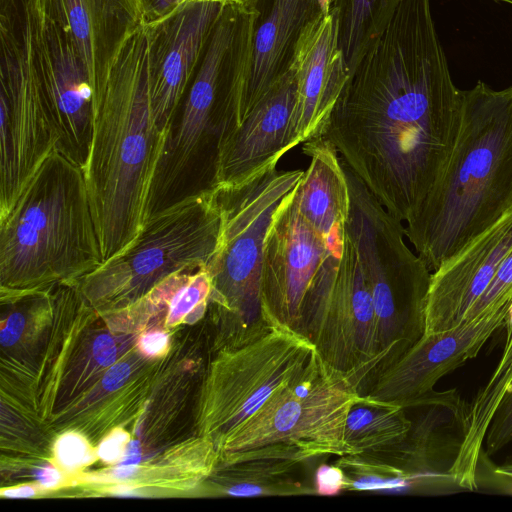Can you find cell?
I'll use <instances>...</instances> for the list:
<instances>
[{
	"mask_svg": "<svg viewBox=\"0 0 512 512\" xmlns=\"http://www.w3.org/2000/svg\"><path fill=\"white\" fill-rule=\"evenodd\" d=\"M301 334L361 395L367 392L379 371L376 322L360 255L347 228L337 274L312 288Z\"/></svg>",
	"mask_w": 512,
	"mask_h": 512,
	"instance_id": "cell-11",
	"label": "cell"
},
{
	"mask_svg": "<svg viewBox=\"0 0 512 512\" xmlns=\"http://www.w3.org/2000/svg\"><path fill=\"white\" fill-rule=\"evenodd\" d=\"M346 478L338 465H320L315 473L314 489L321 496H335L345 490Z\"/></svg>",
	"mask_w": 512,
	"mask_h": 512,
	"instance_id": "cell-31",
	"label": "cell"
},
{
	"mask_svg": "<svg viewBox=\"0 0 512 512\" xmlns=\"http://www.w3.org/2000/svg\"><path fill=\"white\" fill-rule=\"evenodd\" d=\"M410 406L419 413L411 419L407 436L385 453L407 474L410 489L440 494L460 491L453 471L467 431L468 402L456 389H433Z\"/></svg>",
	"mask_w": 512,
	"mask_h": 512,
	"instance_id": "cell-17",
	"label": "cell"
},
{
	"mask_svg": "<svg viewBox=\"0 0 512 512\" xmlns=\"http://www.w3.org/2000/svg\"><path fill=\"white\" fill-rule=\"evenodd\" d=\"M295 93V79L287 68L239 127L218 135L211 186L236 185L278 164L289 151L287 137Z\"/></svg>",
	"mask_w": 512,
	"mask_h": 512,
	"instance_id": "cell-19",
	"label": "cell"
},
{
	"mask_svg": "<svg viewBox=\"0 0 512 512\" xmlns=\"http://www.w3.org/2000/svg\"><path fill=\"white\" fill-rule=\"evenodd\" d=\"M221 213L210 187L182 197L148 218L135 242L79 281L87 297H139L169 275L208 266L219 243Z\"/></svg>",
	"mask_w": 512,
	"mask_h": 512,
	"instance_id": "cell-7",
	"label": "cell"
},
{
	"mask_svg": "<svg viewBox=\"0 0 512 512\" xmlns=\"http://www.w3.org/2000/svg\"><path fill=\"white\" fill-rule=\"evenodd\" d=\"M512 306V250L498 267L492 281L470 308L464 321ZM463 321V322H464Z\"/></svg>",
	"mask_w": 512,
	"mask_h": 512,
	"instance_id": "cell-27",
	"label": "cell"
},
{
	"mask_svg": "<svg viewBox=\"0 0 512 512\" xmlns=\"http://www.w3.org/2000/svg\"><path fill=\"white\" fill-rule=\"evenodd\" d=\"M512 250V208L431 273L424 334L460 325Z\"/></svg>",
	"mask_w": 512,
	"mask_h": 512,
	"instance_id": "cell-18",
	"label": "cell"
},
{
	"mask_svg": "<svg viewBox=\"0 0 512 512\" xmlns=\"http://www.w3.org/2000/svg\"><path fill=\"white\" fill-rule=\"evenodd\" d=\"M37 481L46 488L57 486L61 480L60 473L52 466H43L36 470Z\"/></svg>",
	"mask_w": 512,
	"mask_h": 512,
	"instance_id": "cell-37",
	"label": "cell"
},
{
	"mask_svg": "<svg viewBox=\"0 0 512 512\" xmlns=\"http://www.w3.org/2000/svg\"><path fill=\"white\" fill-rule=\"evenodd\" d=\"M295 189L275 211L264 241L260 303L263 318L301 333L313 286L322 272L336 270L341 258L329 252L324 239L300 213Z\"/></svg>",
	"mask_w": 512,
	"mask_h": 512,
	"instance_id": "cell-12",
	"label": "cell"
},
{
	"mask_svg": "<svg viewBox=\"0 0 512 512\" xmlns=\"http://www.w3.org/2000/svg\"><path fill=\"white\" fill-rule=\"evenodd\" d=\"M168 345V335L162 331H152L144 334L140 341L141 351L149 356H158L165 351Z\"/></svg>",
	"mask_w": 512,
	"mask_h": 512,
	"instance_id": "cell-35",
	"label": "cell"
},
{
	"mask_svg": "<svg viewBox=\"0 0 512 512\" xmlns=\"http://www.w3.org/2000/svg\"><path fill=\"white\" fill-rule=\"evenodd\" d=\"M493 1L504 2V3H508V4L512 5V0H493Z\"/></svg>",
	"mask_w": 512,
	"mask_h": 512,
	"instance_id": "cell-42",
	"label": "cell"
},
{
	"mask_svg": "<svg viewBox=\"0 0 512 512\" xmlns=\"http://www.w3.org/2000/svg\"><path fill=\"white\" fill-rule=\"evenodd\" d=\"M41 85L54 128L56 149L82 169L89 157L93 91L87 67L68 31L38 1Z\"/></svg>",
	"mask_w": 512,
	"mask_h": 512,
	"instance_id": "cell-14",
	"label": "cell"
},
{
	"mask_svg": "<svg viewBox=\"0 0 512 512\" xmlns=\"http://www.w3.org/2000/svg\"><path fill=\"white\" fill-rule=\"evenodd\" d=\"M276 167L236 185L210 186L222 220L218 247L207 266L211 299L236 318L241 334L265 322L260 303L264 241L275 211L304 175L301 169Z\"/></svg>",
	"mask_w": 512,
	"mask_h": 512,
	"instance_id": "cell-8",
	"label": "cell"
},
{
	"mask_svg": "<svg viewBox=\"0 0 512 512\" xmlns=\"http://www.w3.org/2000/svg\"><path fill=\"white\" fill-rule=\"evenodd\" d=\"M141 459L140 446L138 442L132 441L127 444L120 464L137 466Z\"/></svg>",
	"mask_w": 512,
	"mask_h": 512,
	"instance_id": "cell-38",
	"label": "cell"
},
{
	"mask_svg": "<svg viewBox=\"0 0 512 512\" xmlns=\"http://www.w3.org/2000/svg\"><path fill=\"white\" fill-rule=\"evenodd\" d=\"M117 496H121V497H133L135 496V493H133L130 489H119L116 493H115Z\"/></svg>",
	"mask_w": 512,
	"mask_h": 512,
	"instance_id": "cell-41",
	"label": "cell"
},
{
	"mask_svg": "<svg viewBox=\"0 0 512 512\" xmlns=\"http://www.w3.org/2000/svg\"><path fill=\"white\" fill-rule=\"evenodd\" d=\"M58 462L66 469H77L90 461L91 453L87 442L76 433L61 436L55 446Z\"/></svg>",
	"mask_w": 512,
	"mask_h": 512,
	"instance_id": "cell-29",
	"label": "cell"
},
{
	"mask_svg": "<svg viewBox=\"0 0 512 512\" xmlns=\"http://www.w3.org/2000/svg\"><path fill=\"white\" fill-rule=\"evenodd\" d=\"M129 436L122 430H116L109 435L99 446V457L108 463L121 459L128 444Z\"/></svg>",
	"mask_w": 512,
	"mask_h": 512,
	"instance_id": "cell-32",
	"label": "cell"
},
{
	"mask_svg": "<svg viewBox=\"0 0 512 512\" xmlns=\"http://www.w3.org/2000/svg\"><path fill=\"white\" fill-rule=\"evenodd\" d=\"M303 461L287 458H257L232 463L221 492L232 497L299 496L316 493L296 477Z\"/></svg>",
	"mask_w": 512,
	"mask_h": 512,
	"instance_id": "cell-24",
	"label": "cell"
},
{
	"mask_svg": "<svg viewBox=\"0 0 512 512\" xmlns=\"http://www.w3.org/2000/svg\"><path fill=\"white\" fill-rule=\"evenodd\" d=\"M309 166L295 189L296 205L324 239L329 252L341 258L350 213V190L345 169L332 144L322 136L303 143Z\"/></svg>",
	"mask_w": 512,
	"mask_h": 512,
	"instance_id": "cell-21",
	"label": "cell"
},
{
	"mask_svg": "<svg viewBox=\"0 0 512 512\" xmlns=\"http://www.w3.org/2000/svg\"><path fill=\"white\" fill-rule=\"evenodd\" d=\"M288 68L295 83L287 147L322 135L347 83L349 73L340 46V8L321 12L301 31Z\"/></svg>",
	"mask_w": 512,
	"mask_h": 512,
	"instance_id": "cell-15",
	"label": "cell"
},
{
	"mask_svg": "<svg viewBox=\"0 0 512 512\" xmlns=\"http://www.w3.org/2000/svg\"><path fill=\"white\" fill-rule=\"evenodd\" d=\"M137 471V466L119 464L113 471L112 475L116 479H126L131 477Z\"/></svg>",
	"mask_w": 512,
	"mask_h": 512,
	"instance_id": "cell-40",
	"label": "cell"
},
{
	"mask_svg": "<svg viewBox=\"0 0 512 512\" xmlns=\"http://www.w3.org/2000/svg\"><path fill=\"white\" fill-rule=\"evenodd\" d=\"M139 1L141 2L142 0H139ZM140 4H141V3H140Z\"/></svg>",
	"mask_w": 512,
	"mask_h": 512,
	"instance_id": "cell-43",
	"label": "cell"
},
{
	"mask_svg": "<svg viewBox=\"0 0 512 512\" xmlns=\"http://www.w3.org/2000/svg\"><path fill=\"white\" fill-rule=\"evenodd\" d=\"M411 419L406 409L366 398L355 402L344 430L345 455L387 452L407 436Z\"/></svg>",
	"mask_w": 512,
	"mask_h": 512,
	"instance_id": "cell-23",
	"label": "cell"
},
{
	"mask_svg": "<svg viewBox=\"0 0 512 512\" xmlns=\"http://www.w3.org/2000/svg\"><path fill=\"white\" fill-rule=\"evenodd\" d=\"M102 263L83 169L54 149L0 218L1 287L78 283Z\"/></svg>",
	"mask_w": 512,
	"mask_h": 512,
	"instance_id": "cell-4",
	"label": "cell"
},
{
	"mask_svg": "<svg viewBox=\"0 0 512 512\" xmlns=\"http://www.w3.org/2000/svg\"><path fill=\"white\" fill-rule=\"evenodd\" d=\"M72 37L87 67L93 98L104 89L127 40L144 24L139 0H38Z\"/></svg>",
	"mask_w": 512,
	"mask_h": 512,
	"instance_id": "cell-20",
	"label": "cell"
},
{
	"mask_svg": "<svg viewBox=\"0 0 512 512\" xmlns=\"http://www.w3.org/2000/svg\"><path fill=\"white\" fill-rule=\"evenodd\" d=\"M92 353L94 360L100 366L112 365L117 357V348L113 338L107 334L99 335L93 342Z\"/></svg>",
	"mask_w": 512,
	"mask_h": 512,
	"instance_id": "cell-33",
	"label": "cell"
},
{
	"mask_svg": "<svg viewBox=\"0 0 512 512\" xmlns=\"http://www.w3.org/2000/svg\"><path fill=\"white\" fill-rule=\"evenodd\" d=\"M225 5L189 2L144 23L149 92L161 128L174 131L182 97Z\"/></svg>",
	"mask_w": 512,
	"mask_h": 512,
	"instance_id": "cell-13",
	"label": "cell"
},
{
	"mask_svg": "<svg viewBox=\"0 0 512 512\" xmlns=\"http://www.w3.org/2000/svg\"><path fill=\"white\" fill-rule=\"evenodd\" d=\"M350 190L347 231L369 287L376 322L378 374L425 333L431 270L405 242V227L343 164Z\"/></svg>",
	"mask_w": 512,
	"mask_h": 512,
	"instance_id": "cell-5",
	"label": "cell"
},
{
	"mask_svg": "<svg viewBox=\"0 0 512 512\" xmlns=\"http://www.w3.org/2000/svg\"><path fill=\"white\" fill-rule=\"evenodd\" d=\"M235 339L216 362L209 393L210 428L221 444L252 419L305 367L314 345L300 332L273 320Z\"/></svg>",
	"mask_w": 512,
	"mask_h": 512,
	"instance_id": "cell-10",
	"label": "cell"
},
{
	"mask_svg": "<svg viewBox=\"0 0 512 512\" xmlns=\"http://www.w3.org/2000/svg\"><path fill=\"white\" fill-rule=\"evenodd\" d=\"M130 373V366L126 363L111 366L102 380L104 389L113 392L121 388L128 380Z\"/></svg>",
	"mask_w": 512,
	"mask_h": 512,
	"instance_id": "cell-36",
	"label": "cell"
},
{
	"mask_svg": "<svg viewBox=\"0 0 512 512\" xmlns=\"http://www.w3.org/2000/svg\"><path fill=\"white\" fill-rule=\"evenodd\" d=\"M360 394L350 379L313 351L302 371L246 424L222 442L226 452L275 443L299 448L308 458L345 455L344 430Z\"/></svg>",
	"mask_w": 512,
	"mask_h": 512,
	"instance_id": "cell-9",
	"label": "cell"
},
{
	"mask_svg": "<svg viewBox=\"0 0 512 512\" xmlns=\"http://www.w3.org/2000/svg\"><path fill=\"white\" fill-rule=\"evenodd\" d=\"M172 134L158 125L152 108L143 24L93 98L91 147L83 172L103 262L129 248L153 213Z\"/></svg>",
	"mask_w": 512,
	"mask_h": 512,
	"instance_id": "cell-2",
	"label": "cell"
},
{
	"mask_svg": "<svg viewBox=\"0 0 512 512\" xmlns=\"http://www.w3.org/2000/svg\"><path fill=\"white\" fill-rule=\"evenodd\" d=\"M512 208V85L462 90L448 160L405 235L431 271Z\"/></svg>",
	"mask_w": 512,
	"mask_h": 512,
	"instance_id": "cell-3",
	"label": "cell"
},
{
	"mask_svg": "<svg viewBox=\"0 0 512 512\" xmlns=\"http://www.w3.org/2000/svg\"><path fill=\"white\" fill-rule=\"evenodd\" d=\"M510 308H502L450 330L424 334L382 370L364 396L406 408L433 390L437 381L477 356L491 335L503 327Z\"/></svg>",
	"mask_w": 512,
	"mask_h": 512,
	"instance_id": "cell-16",
	"label": "cell"
},
{
	"mask_svg": "<svg viewBox=\"0 0 512 512\" xmlns=\"http://www.w3.org/2000/svg\"><path fill=\"white\" fill-rule=\"evenodd\" d=\"M401 0H334L340 8V46L349 75L388 24Z\"/></svg>",
	"mask_w": 512,
	"mask_h": 512,
	"instance_id": "cell-25",
	"label": "cell"
},
{
	"mask_svg": "<svg viewBox=\"0 0 512 512\" xmlns=\"http://www.w3.org/2000/svg\"><path fill=\"white\" fill-rule=\"evenodd\" d=\"M25 327V318L20 312H13L6 320L0 333L2 346L7 347L15 344L21 337Z\"/></svg>",
	"mask_w": 512,
	"mask_h": 512,
	"instance_id": "cell-34",
	"label": "cell"
},
{
	"mask_svg": "<svg viewBox=\"0 0 512 512\" xmlns=\"http://www.w3.org/2000/svg\"><path fill=\"white\" fill-rule=\"evenodd\" d=\"M263 0H142L144 23L155 21L189 2H219L227 5L259 6Z\"/></svg>",
	"mask_w": 512,
	"mask_h": 512,
	"instance_id": "cell-30",
	"label": "cell"
},
{
	"mask_svg": "<svg viewBox=\"0 0 512 512\" xmlns=\"http://www.w3.org/2000/svg\"><path fill=\"white\" fill-rule=\"evenodd\" d=\"M461 100L430 0H401L349 75L321 136L387 212L408 222L448 160Z\"/></svg>",
	"mask_w": 512,
	"mask_h": 512,
	"instance_id": "cell-1",
	"label": "cell"
},
{
	"mask_svg": "<svg viewBox=\"0 0 512 512\" xmlns=\"http://www.w3.org/2000/svg\"><path fill=\"white\" fill-rule=\"evenodd\" d=\"M34 494V488L29 485L8 488L2 492V495L7 498H29L33 497Z\"/></svg>",
	"mask_w": 512,
	"mask_h": 512,
	"instance_id": "cell-39",
	"label": "cell"
},
{
	"mask_svg": "<svg viewBox=\"0 0 512 512\" xmlns=\"http://www.w3.org/2000/svg\"><path fill=\"white\" fill-rule=\"evenodd\" d=\"M484 441L487 456L512 442V382L494 412Z\"/></svg>",
	"mask_w": 512,
	"mask_h": 512,
	"instance_id": "cell-28",
	"label": "cell"
},
{
	"mask_svg": "<svg viewBox=\"0 0 512 512\" xmlns=\"http://www.w3.org/2000/svg\"><path fill=\"white\" fill-rule=\"evenodd\" d=\"M321 12L319 0H271L268 14L255 31L239 126L287 70L301 31Z\"/></svg>",
	"mask_w": 512,
	"mask_h": 512,
	"instance_id": "cell-22",
	"label": "cell"
},
{
	"mask_svg": "<svg viewBox=\"0 0 512 512\" xmlns=\"http://www.w3.org/2000/svg\"><path fill=\"white\" fill-rule=\"evenodd\" d=\"M346 478L345 490L374 491L410 489L407 474L390 457L375 453L347 454L336 462Z\"/></svg>",
	"mask_w": 512,
	"mask_h": 512,
	"instance_id": "cell-26",
	"label": "cell"
},
{
	"mask_svg": "<svg viewBox=\"0 0 512 512\" xmlns=\"http://www.w3.org/2000/svg\"><path fill=\"white\" fill-rule=\"evenodd\" d=\"M260 16L259 6L225 5L178 107L156 191L184 176L208 128L238 123Z\"/></svg>",
	"mask_w": 512,
	"mask_h": 512,
	"instance_id": "cell-6",
	"label": "cell"
}]
</instances>
